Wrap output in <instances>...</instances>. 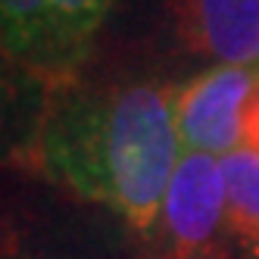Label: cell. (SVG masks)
Instances as JSON below:
<instances>
[{
  "label": "cell",
  "instance_id": "obj_1",
  "mask_svg": "<svg viewBox=\"0 0 259 259\" xmlns=\"http://www.w3.org/2000/svg\"><path fill=\"white\" fill-rule=\"evenodd\" d=\"M181 159L175 88L113 75L53 81L25 169L50 188L116 215L138 250L153 237Z\"/></svg>",
  "mask_w": 259,
  "mask_h": 259
},
{
  "label": "cell",
  "instance_id": "obj_2",
  "mask_svg": "<svg viewBox=\"0 0 259 259\" xmlns=\"http://www.w3.org/2000/svg\"><path fill=\"white\" fill-rule=\"evenodd\" d=\"M116 0H0V47L47 84L84 69Z\"/></svg>",
  "mask_w": 259,
  "mask_h": 259
},
{
  "label": "cell",
  "instance_id": "obj_3",
  "mask_svg": "<svg viewBox=\"0 0 259 259\" xmlns=\"http://www.w3.org/2000/svg\"><path fill=\"white\" fill-rule=\"evenodd\" d=\"M225 253H231V247L222 159L181 150L156 231L141 247L138 259H219Z\"/></svg>",
  "mask_w": 259,
  "mask_h": 259
},
{
  "label": "cell",
  "instance_id": "obj_4",
  "mask_svg": "<svg viewBox=\"0 0 259 259\" xmlns=\"http://www.w3.org/2000/svg\"><path fill=\"white\" fill-rule=\"evenodd\" d=\"M259 91V72L209 66L175 88V125L181 150L228 156L244 147V116Z\"/></svg>",
  "mask_w": 259,
  "mask_h": 259
},
{
  "label": "cell",
  "instance_id": "obj_5",
  "mask_svg": "<svg viewBox=\"0 0 259 259\" xmlns=\"http://www.w3.org/2000/svg\"><path fill=\"white\" fill-rule=\"evenodd\" d=\"M0 259H132L100 222L60 209L0 212Z\"/></svg>",
  "mask_w": 259,
  "mask_h": 259
},
{
  "label": "cell",
  "instance_id": "obj_6",
  "mask_svg": "<svg viewBox=\"0 0 259 259\" xmlns=\"http://www.w3.org/2000/svg\"><path fill=\"white\" fill-rule=\"evenodd\" d=\"M175 28L212 66L259 72V0H175Z\"/></svg>",
  "mask_w": 259,
  "mask_h": 259
},
{
  "label": "cell",
  "instance_id": "obj_7",
  "mask_svg": "<svg viewBox=\"0 0 259 259\" xmlns=\"http://www.w3.org/2000/svg\"><path fill=\"white\" fill-rule=\"evenodd\" d=\"M50 84L0 47V165L25 169Z\"/></svg>",
  "mask_w": 259,
  "mask_h": 259
},
{
  "label": "cell",
  "instance_id": "obj_8",
  "mask_svg": "<svg viewBox=\"0 0 259 259\" xmlns=\"http://www.w3.org/2000/svg\"><path fill=\"white\" fill-rule=\"evenodd\" d=\"M228 247L234 259H259V150L237 147L222 156Z\"/></svg>",
  "mask_w": 259,
  "mask_h": 259
},
{
  "label": "cell",
  "instance_id": "obj_9",
  "mask_svg": "<svg viewBox=\"0 0 259 259\" xmlns=\"http://www.w3.org/2000/svg\"><path fill=\"white\" fill-rule=\"evenodd\" d=\"M244 147L259 150V91L253 94V100L247 106V116H244Z\"/></svg>",
  "mask_w": 259,
  "mask_h": 259
},
{
  "label": "cell",
  "instance_id": "obj_10",
  "mask_svg": "<svg viewBox=\"0 0 259 259\" xmlns=\"http://www.w3.org/2000/svg\"><path fill=\"white\" fill-rule=\"evenodd\" d=\"M219 259H234V256H231V253H225V256H219Z\"/></svg>",
  "mask_w": 259,
  "mask_h": 259
}]
</instances>
